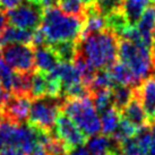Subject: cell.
<instances>
[{
	"label": "cell",
	"instance_id": "15",
	"mask_svg": "<svg viewBox=\"0 0 155 155\" xmlns=\"http://www.w3.org/2000/svg\"><path fill=\"white\" fill-rule=\"evenodd\" d=\"M120 116L121 118L129 121L130 124L135 126L137 129L143 127V126L148 125L146 114H145V112H144L142 105H140V102L135 96V94H134V96L131 97L129 102L121 109Z\"/></svg>",
	"mask_w": 155,
	"mask_h": 155
},
{
	"label": "cell",
	"instance_id": "33",
	"mask_svg": "<svg viewBox=\"0 0 155 155\" xmlns=\"http://www.w3.org/2000/svg\"><path fill=\"white\" fill-rule=\"evenodd\" d=\"M8 26V18L7 15L2 9H0V34L4 32V30Z\"/></svg>",
	"mask_w": 155,
	"mask_h": 155
},
{
	"label": "cell",
	"instance_id": "9",
	"mask_svg": "<svg viewBox=\"0 0 155 155\" xmlns=\"http://www.w3.org/2000/svg\"><path fill=\"white\" fill-rule=\"evenodd\" d=\"M134 94L140 102L148 125L152 126L155 122V73L134 87Z\"/></svg>",
	"mask_w": 155,
	"mask_h": 155
},
{
	"label": "cell",
	"instance_id": "39",
	"mask_svg": "<svg viewBox=\"0 0 155 155\" xmlns=\"http://www.w3.org/2000/svg\"><path fill=\"white\" fill-rule=\"evenodd\" d=\"M109 155H121V153L119 151H112Z\"/></svg>",
	"mask_w": 155,
	"mask_h": 155
},
{
	"label": "cell",
	"instance_id": "26",
	"mask_svg": "<svg viewBox=\"0 0 155 155\" xmlns=\"http://www.w3.org/2000/svg\"><path fill=\"white\" fill-rule=\"evenodd\" d=\"M59 8L65 14L74 15V16H82L85 14V5L82 0H59Z\"/></svg>",
	"mask_w": 155,
	"mask_h": 155
},
{
	"label": "cell",
	"instance_id": "30",
	"mask_svg": "<svg viewBox=\"0 0 155 155\" xmlns=\"http://www.w3.org/2000/svg\"><path fill=\"white\" fill-rule=\"evenodd\" d=\"M24 2V0H0V6L4 9H12Z\"/></svg>",
	"mask_w": 155,
	"mask_h": 155
},
{
	"label": "cell",
	"instance_id": "19",
	"mask_svg": "<svg viewBox=\"0 0 155 155\" xmlns=\"http://www.w3.org/2000/svg\"><path fill=\"white\" fill-rule=\"evenodd\" d=\"M101 120V131L103 135L111 137L113 133L116 131L117 127L119 125V121L121 119L120 112L118 111L114 107L110 108L102 114H100Z\"/></svg>",
	"mask_w": 155,
	"mask_h": 155
},
{
	"label": "cell",
	"instance_id": "25",
	"mask_svg": "<svg viewBox=\"0 0 155 155\" xmlns=\"http://www.w3.org/2000/svg\"><path fill=\"white\" fill-rule=\"evenodd\" d=\"M137 131V128L134 125H131L129 121H127L126 119L121 118L120 121H119V125L117 127L116 131L113 133V135L111 136V138L113 140H116L119 145V143L121 140H124L126 138L133 137L134 135Z\"/></svg>",
	"mask_w": 155,
	"mask_h": 155
},
{
	"label": "cell",
	"instance_id": "23",
	"mask_svg": "<svg viewBox=\"0 0 155 155\" xmlns=\"http://www.w3.org/2000/svg\"><path fill=\"white\" fill-rule=\"evenodd\" d=\"M91 96H92L93 103H94V107L96 109L97 113H99V116L113 107V102H112V88L97 90L95 91V92H93L91 94Z\"/></svg>",
	"mask_w": 155,
	"mask_h": 155
},
{
	"label": "cell",
	"instance_id": "36",
	"mask_svg": "<svg viewBox=\"0 0 155 155\" xmlns=\"http://www.w3.org/2000/svg\"><path fill=\"white\" fill-rule=\"evenodd\" d=\"M28 2H32V4H36V5H43L44 2V0H27Z\"/></svg>",
	"mask_w": 155,
	"mask_h": 155
},
{
	"label": "cell",
	"instance_id": "14",
	"mask_svg": "<svg viewBox=\"0 0 155 155\" xmlns=\"http://www.w3.org/2000/svg\"><path fill=\"white\" fill-rule=\"evenodd\" d=\"M155 0H122L119 9L129 25H136L144 10Z\"/></svg>",
	"mask_w": 155,
	"mask_h": 155
},
{
	"label": "cell",
	"instance_id": "31",
	"mask_svg": "<svg viewBox=\"0 0 155 155\" xmlns=\"http://www.w3.org/2000/svg\"><path fill=\"white\" fill-rule=\"evenodd\" d=\"M0 155H26L24 152L18 150L16 147H8L0 151Z\"/></svg>",
	"mask_w": 155,
	"mask_h": 155
},
{
	"label": "cell",
	"instance_id": "35",
	"mask_svg": "<svg viewBox=\"0 0 155 155\" xmlns=\"http://www.w3.org/2000/svg\"><path fill=\"white\" fill-rule=\"evenodd\" d=\"M58 2H59V0H44L42 7L45 8V7H49V6H54V5L58 4Z\"/></svg>",
	"mask_w": 155,
	"mask_h": 155
},
{
	"label": "cell",
	"instance_id": "37",
	"mask_svg": "<svg viewBox=\"0 0 155 155\" xmlns=\"http://www.w3.org/2000/svg\"><path fill=\"white\" fill-rule=\"evenodd\" d=\"M82 2L85 5V7H87V6H90V5L94 4V0H82Z\"/></svg>",
	"mask_w": 155,
	"mask_h": 155
},
{
	"label": "cell",
	"instance_id": "17",
	"mask_svg": "<svg viewBox=\"0 0 155 155\" xmlns=\"http://www.w3.org/2000/svg\"><path fill=\"white\" fill-rule=\"evenodd\" d=\"M109 71L111 77L113 78V81L116 82L118 85H124V86H129V87H136L139 84V81L137 77L133 74V71L130 70L126 65H124L122 62L119 60H117L113 65L110 67Z\"/></svg>",
	"mask_w": 155,
	"mask_h": 155
},
{
	"label": "cell",
	"instance_id": "38",
	"mask_svg": "<svg viewBox=\"0 0 155 155\" xmlns=\"http://www.w3.org/2000/svg\"><path fill=\"white\" fill-rule=\"evenodd\" d=\"M4 118V111H2V103L0 102V120Z\"/></svg>",
	"mask_w": 155,
	"mask_h": 155
},
{
	"label": "cell",
	"instance_id": "41",
	"mask_svg": "<svg viewBox=\"0 0 155 155\" xmlns=\"http://www.w3.org/2000/svg\"><path fill=\"white\" fill-rule=\"evenodd\" d=\"M155 48V32H154V43H153V47H152V49H154ZM152 51V50H151Z\"/></svg>",
	"mask_w": 155,
	"mask_h": 155
},
{
	"label": "cell",
	"instance_id": "32",
	"mask_svg": "<svg viewBox=\"0 0 155 155\" xmlns=\"http://www.w3.org/2000/svg\"><path fill=\"white\" fill-rule=\"evenodd\" d=\"M68 155H90L85 145H82V146L75 147L73 150H70L68 153Z\"/></svg>",
	"mask_w": 155,
	"mask_h": 155
},
{
	"label": "cell",
	"instance_id": "12",
	"mask_svg": "<svg viewBox=\"0 0 155 155\" xmlns=\"http://www.w3.org/2000/svg\"><path fill=\"white\" fill-rule=\"evenodd\" d=\"M136 27L140 33L143 44L152 50L155 32V4L150 5L144 10L143 15L136 24Z\"/></svg>",
	"mask_w": 155,
	"mask_h": 155
},
{
	"label": "cell",
	"instance_id": "18",
	"mask_svg": "<svg viewBox=\"0 0 155 155\" xmlns=\"http://www.w3.org/2000/svg\"><path fill=\"white\" fill-rule=\"evenodd\" d=\"M33 31L19 28L16 26H7L0 35L2 45L7 43H24L30 44L32 42Z\"/></svg>",
	"mask_w": 155,
	"mask_h": 155
},
{
	"label": "cell",
	"instance_id": "10",
	"mask_svg": "<svg viewBox=\"0 0 155 155\" xmlns=\"http://www.w3.org/2000/svg\"><path fill=\"white\" fill-rule=\"evenodd\" d=\"M31 102L32 99L28 95L10 94L2 103L4 118H7L17 125L25 122L28 118Z\"/></svg>",
	"mask_w": 155,
	"mask_h": 155
},
{
	"label": "cell",
	"instance_id": "2",
	"mask_svg": "<svg viewBox=\"0 0 155 155\" xmlns=\"http://www.w3.org/2000/svg\"><path fill=\"white\" fill-rule=\"evenodd\" d=\"M40 27L45 35L47 44L65 41L77 42L83 33L84 17L68 15L56 6H49L43 8Z\"/></svg>",
	"mask_w": 155,
	"mask_h": 155
},
{
	"label": "cell",
	"instance_id": "21",
	"mask_svg": "<svg viewBox=\"0 0 155 155\" xmlns=\"http://www.w3.org/2000/svg\"><path fill=\"white\" fill-rule=\"evenodd\" d=\"M47 95V75L35 69L31 75V85L28 96L31 99H38Z\"/></svg>",
	"mask_w": 155,
	"mask_h": 155
},
{
	"label": "cell",
	"instance_id": "20",
	"mask_svg": "<svg viewBox=\"0 0 155 155\" xmlns=\"http://www.w3.org/2000/svg\"><path fill=\"white\" fill-rule=\"evenodd\" d=\"M16 127L17 124L7 118H2L0 120V151L8 147H14Z\"/></svg>",
	"mask_w": 155,
	"mask_h": 155
},
{
	"label": "cell",
	"instance_id": "24",
	"mask_svg": "<svg viewBox=\"0 0 155 155\" xmlns=\"http://www.w3.org/2000/svg\"><path fill=\"white\" fill-rule=\"evenodd\" d=\"M134 96V87L118 85L112 87V102L113 107L120 112L121 109L129 102Z\"/></svg>",
	"mask_w": 155,
	"mask_h": 155
},
{
	"label": "cell",
	"instance_id": "27",
	"mask_svg": "<svg viewBox=\"0 0 155 155\" xmlns=\"http://www.w3.org/2000/svg\"><path fill=\"white\" fill-rule=\"evenodd\" d=\"M15 70L10 68L4 59L0 58V78H1V85L5 91L12 93V84H13V77Z\"/></svg>",
	"mask_w": 155,
	"mask_h": 155
},
{
	"label": "cell",
	"instance_id": "4",
	"mask_svg": "<svg viewBox=\"0 0 155 155\" xmlns=\"http://www.w3.org/2000/svg\"><path fill=\"white\" fill-rule=\"evenodd\" d=\"M62 112L75 122L87 138L101 131V120L91 95L76 99H66Z\"/></svg>",
	"mask_w": 155,
	"mask_h": 155
},
{
	"label": "cell",
	"instance_id": "29",
	"mask_svg": "<svg viewBox=\"0 0 155 155\" xmlns=\"http://www.w3.org/2000/svg\"><path fill=\"white\" fill-rule=\"evenodd\" d=\"M121 1L122 0H94V4L100 12L107 16L109 13L117 10L120 7Z\"/></svg>",
	"mask_w": 155,
	"mask_h": 155
},
{
	"label": "cell",
	"instance_id": "8",
	"mask_svg": "<svg viewBox=\"0 0 155 155\" xmlns=\"http://www.w3.org/2000/svg\"><path fill=\"white\" fill-rule=\"evenodd\" d=\"M54 131H56L58 138L68 148V151L73 150L75 147L85 145L87 140V137L82 133V130L62 111L57 117Z\"/></svg>",
	"mask_w": 155,
	"mask_h": 155
},
{
	"label": "cell",
	"instance_id": "16",
	"mask_svg": "<svg viewBox=\"0 0 155 155\" xmlns=\"http://www.w3.org/2000/svg\"><path fill=\"white\" fill-rule=\"evenodd\" d=\"M85 144L90 155H109L112 151H119L118 143L103 134L92 136Z\"/></svg>",
	"mask_w": 155,
	"mask_h": 155
},
{
	"label": "cell",
	"instance_id": "22",
	"mask_svg": "<svg viewBox=\"0 0 155 155\" xmlns=\"http://www.w3.org/2000/svg\"><path fill=\"white\" fill-rule=\"evenodd\" d=\"M77 42L73 41H65L58 42L54 44H49L52 50L56 52L60 62H73L75 56L77 53Z\"/></svg>",
	"mask_w": 155,
	"mask_h": 155
},
{
	"label": "cell",
	"instance_id": "5",
	"mask_svg": "<svg viewBox=\"0 0 155 155\" xmlns=\"http://www.w3.org/2000/svg\"><path fill=\"white\" fill-rule=\"evenodd\" d=\"M61 96L44 95L42 97L33 99L28 112V124L44 130H52L56 125L58 114L62 111L65 102Z\"/></svg>",
	"mask_w": 155,
	"mask_h": 155
},
{
	"label": "cell",
	"instance_id": "40",
	"mask_svg": "<svg viewBox=\"0 0 155 155\" xmlns=\"http://www.w3.org/2000/svg\"><path fill=\"white\" fill-rule=\"evenodd\" d=\"M1 48H2V42H1V39H0V56H1Z\"/></svg>",
	"mask_w": 155,
	"mask_h": 155
},
{
	"label": "cell",
	"instance_id": "11",
	"mask_svg": "<svg viewBox=\"0 0 155 155\" xmlns=\"http://www.w3.org/2000/svg\"><path fill=\"white\" fill-rule=\"evenodd\" d=\"M38 144H39V133L36 127L24 122L17 125L14 147L21 150L26 155H30Z\"/></svg>",
	"mask_w": 155,
	"mask_h": 155
},
{
	"label": "cell",
	"instance_id": "6",
	"mask_svg": "<svg viewBox=\"0 0 155 155\" xmlns=\"http://www.w3.org/2000/svg\"><path fill=\"white\" fill-rule=\"evenodd\" d=\"M4 61L15 71L31 73L35 70L34 49L30 44L7 43L1 48Z\"/></svg>",
	"mask_w": 155,
	"mask_h": 155
},
{
	"label": "cell",
	"instance_id": "7",
	"mask_svg": "<svg viewBox=\"0 0 155 155\" xmlns=\"http://www.w3.org/2000/svg\"><path fill=\"white\" fill-rule=\"evenodd\" d=\"M6 15L10 25L24 30L34 31L41 25L43 7L41 5L32 4L27 1L22 2L12 9H8Z\"/></svg>",
	"mask_w": 155,
	"mask_h": 155
},
{
	"label": "cell",
	"instance_id": "42",
	"mask_svg": "<svg viewBox=\"0 0 155 155\" xmlns=\"http://www.w3.org/2000/svg\"><path fill=\"white\" fill-rule=\"evenodd\" d=\"M2 88V85H1V78H0V90Z\"/></svg>",
	"mask_w": 155,
	"mask_h": 155
},
{
	"label": "cell",
	"instance_id": "3",
	"mask_svg": "<svg viewBox=\"0 0 155 155\" xmlns=\"http://www.w3.org/2000/svg\"><path fill=\"white\" fill-rule=\"evenodd\" d=\"M118 60L133 71L139 82L155 73L151 49L143 44L121 39L118 44Z\"/></svg>",
	"mask_w": 155,
	"mask_h": 155
},
{
	"label": "cell",
	"instance_id": "34",
	"mask_svg": "<svg viewBox=\"0 0 155 155\" xmlns=\"http://www.w3.org/2000/svg\"><path fill=\"white\" fill-rule=\"evenodd\" d=\"M30 155H49V153H48V151L45 150V147L43 145L38 144Z\"/></svg>",
	"mask_w": 155,
	"mask_h": 155
},
{
	"label": "cell",
	"instance_id": "1",
	"mask_svg": "<svg viewBox=\"0 0 155 155\" xmlns=\"http://www.w3.org/2000/svg\"><path fill=\"white\" fill-rule=\"evenodd\" d=\"M76 44L77 54L84 58L95 70L110 68L118 60L119 36L108 28L83 34Z\"/></svg>",
	"mask_w": 155,
	"mask_h": 155
},
{
	"label": "cell",
	"instance_id": "13",
	"mask_svg": "<svg viewBox=\"0 0 155 155\" xmlns=\"http://www.w3.org/2000/svg\"><path fill=\"white\" fill-rule=\"evenodd\" d=\"M34 49V66L35 69L44 74L53 71L59 65V58L49 44H43Z\"/></svg>",
	"mask_w": 155,
	"mask_h": 155
},
{
	"label": "cell",
	"instance_id": "28",
	"mask_svg": "<svg viewBox=\"0 0 155 155\" xmlns=\"http://www.w3.org/2000/svg\"><path fill=\"white\" fill-rule=\"evenodd\" d=\"M119 152L121 155H143L139 145L134 136L126 138L119 143Z\"/></svg>",
	"mask_w": 155,
	"mask_h": 155
}]
</instances>
